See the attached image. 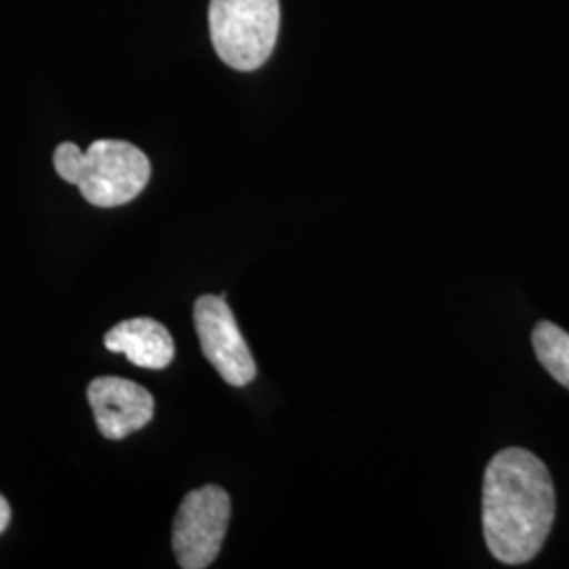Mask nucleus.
Here are the masks:
<instances>
[{"mask_svg": "<svg viewBox=\"0 0 569 569\" xmlns=\"http://www.w3.org/2000/svg\"><path fill=\"white\" fill-rule=\"evenodd\" d=\"M9 521H11V507H9V502L0 496V533L7 529Z\"/></svg>", "mask_w": 569, "mask_h": 569, "instance_id": "nucleus-9", "label": "nucleus"}, {"mask_svg": "<svg viewBox=\"0 0 569 569\" xmlns=\"http://www.w3.org/2000/svg\"><path fill=\"white\" fill-rule=\"evenodd\" d=\"M230 521V498L218 486L190 491L173 521V552L183 569L209 568L220 555Z\"/></svg>", "mask_w": 569, "mask_h": 569, "instance_id": "nucleus-4", "label": "nucleus"}, {"mask_svg": "<svg viewBox=\"0 0 569 569\" xmlns=\"http://www.w3.org/2000/svg\"><path fill=\"white\" fill-rule=\"evenodd\" d=\"M279 0H211L209 32L218 58L251 72L264 63L279 37Z\"/></svg>", "mask_w": 569, "mask_h": 569, "instance_id": "nucleus-3", "label": "nucleus"}, {"mask_svg": "<svg viewBox=\"0 0 569 569\" xmlns=\"http://www.w3.org/2000/svg\"><path fill=\"white\" fill-rule=\"evenodd\" d=\"M103 345L110 352H121L133 366L143 369H164L176 357V345L167 327L146 317L112 327Z\"/></svg>", "mask_w": 569, "mask_h": 569, "instance_id": "nucleus-7", "label": "nucleus"}, {"mask_svg": "<svg viewBox=\"0 0 569 569\" xmlns=\"http://www.w3.org/2000/svg\"><path fill=\"white\" fill-rule=\"evenodd\" d=\"M53 164L61 180L79 186L87 203L106 209L138 199L152 173L142 150L122 140H96L84 152L77 143H60Z\"/></svg>", "mask_w": 569, "mask_h": 569, "instance_id": "nucleus-2", "label": "nucleus"}, {"mask_svg": "<svg viewBox=\"0 0 569 569\" xmlns=\"http://www.w3.org/2000/svg\"><path fill=\"white\" fill-rule=\"evenodd\" d=\"M555 488L549 468L523 448L498 451L483 479V533L500 563L531 561L555 523Z\"/></svg>", "mask_w": 569, "mask_h": 569, "instance_id": "nucleus-1", "label": "nucleus"}, {"mask_svg": "<svg viewBox=\"0 0 569 569\" xmlns=\"http://www.w3.org/2000/svg\"><path fill=\"white\" fill-rule=\"evenodd\" d=\"M194 327L204 359L230 387H247L256 378V361L226 296H201L194 305Z\"/></svg>", "mask_w": 569, "mask_h": 569, "instance_id": "nucleus-5", "label": "nucleus"}, {"mask_svg": "<svg viewBox=\"0 0 569 569\" xmlns=\"http://www.w3.org/2000/svg\"><path fill=\"white\" fill-rule=\"evenodd\" d=\"M531 345L540 366L569 390V333L555 323L542 321L531 331Z\"/></svg>", "mask_w": 569, "mask_h": 569, "instance_id": "nucleus-8", "label": "nucleus"}, {"mask_svg": "<svg viewBox=\"0 0 569 569\" xmlns=\"http://www.w3.org/2000/svg\"><path fill=\"white\" fill-rule=\"evenodd\" d=\"M87 399L106 439L121 441L154 418V399L146 388L122 378H98L87 388Z\"/></svg>", "mask_w": 569, "mask_h": 569, "instance_id": "nucleus-6", "label": "nucleus"}]
</instances>
